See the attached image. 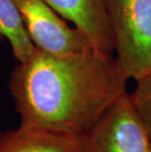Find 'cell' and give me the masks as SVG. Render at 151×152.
<instances>
[{
	"instance_id": "cell-1",
	"label": "cell",
	"mask_w": 151,
	"mask_h": 152,
	"mask_svg": "<svg viewBox=\"0 0 151 152\" xmlns=\"http://www.w3.org/2000/svg\"><path fill=\"white\" fill-rule=\"evenodd\" d=\"M128 80L114 55L93 48L56 54L35 47L18 62L8 85L20 125L86 135L128 92Z\"/></svg>"
},
{
	"instance_id": "cell-2",
	"label": "cell",
	"mask_w": 151,
	"mask_h": 152,
	"mask_svg": "<svg viewBox=\"0 0 151 152\" xmlns=\"http://www.w3.org/2000/svg\"><path fill=\"white\" fill-rule=\"evenodd\" d=\"M113 51L128 80L151 72V0H106Z\"/></svg>"
},
{
	"instance_id": "cell-3",
	"label": "cell",
	"mask_w": 151,
	"mask_h": 152,
	"mask_svg": "<svg viewBox=\"0 0 151 152\" xmlns=\"http://www.w3.org/2000/svg\"><path fill=\"white\" fill-rule=\"evenodd\" d=\"M86 137L89 152H151V137L128 92L112 104Z\"/></svg>"
},
{
	"instance_id": "cell-4",
	"label": "cell",
	"mask_w": 151,
	"mask_h": 152,
	"mask_svg": "<svg viewBox=\"0 0 151 152\" xmlns=\"http://www.w3.org/2000/svg\"><path fill=\"white\" fill-rule=\"evenodd\" d=\"M35 47L64 54L90 49L86 37L70 26L45 0H14Z\"/></svg>"
},
{
	"instance_id": "cell-5",
	"label": "cell",
	"mask_w": 151,
	"mask_h": 152,
	"mask_svg": "<svg viewBox=\"0 0 151 152\" xmlns=\"http://www.w3.org/2000/svg\"><path fill=\"white\" fill-rule=\"evenodd\" d=\"M86 37L93 49L114 55L106 0H45Z\"/></svg>"
},
{
	"instance_id": "cell-6",
	"label": "cell",
	"mask_w": 151,
	"mask_h": 152,
	"mask_svg": "<svg viewBox=\"0 0 151 152\" xmlns=\"http://www.w3.org/2000/svg\"><path fill=\"white\" fill-rule=\"evenodd\" d=\"M0 152H89L86 135L20 125L0 132Z\"/></svg>"
},
{
	"instance_id": "cell-7",
	"label": "cell",
	"mask_w": 151,
	"mask_h": 152,
	"mask_svg": "<svg viewBox=\"0 0 151 152\" xmlns=\"http://www.w3.org/2000/svg\"><path fill=\"white\" fill-rule=\"evenodd\" d=\"M0 38L8 41L18 62L27 60L35 48L14 0H0Z\"/></svg>"
},
{
	"instance_id": "cell-8",
	"label": "cell",
	"mask_w": 151,
	"mask_h": 152,
	"mask_svg": "<svg viewBox=\"0 0 151 152\" xmlns=\"http://www.w3.org/2000/svg\"><path fill=\"white\" fill-rule=\"evenodd\" d=\"M136 82V88L130 95L151 137V72Z\"/></svg>"
}]
</instances>
